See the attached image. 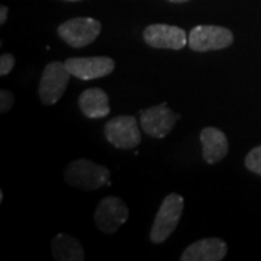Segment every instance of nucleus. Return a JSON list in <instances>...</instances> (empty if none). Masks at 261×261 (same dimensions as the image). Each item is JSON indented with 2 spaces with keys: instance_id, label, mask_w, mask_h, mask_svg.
Listing matches in <instances>:
<instances>
[{
  "instance_id": "obj_8",
  "label": "nucleus",
  "mask_w": 261,
  "mask_h": 261,
  "mask_svg": "<svg viewBox=\"0 0 261 261\" xmlns=\"http://www.w3.org/2000/svg\"><path fill=\"white\" fill-rule=\"evenodd\" d=\"M141 128L144 132L152 138H166L173 130L176 122L180 119V115L173 112L167 106V103H161L140 112Z\"/></svg>"
},
{
  "instance_id": "obj_18",
  "label": "nucleus",
  "mask_w": 261,
  "mask_h": 261,
  "mask_svg": "<svg viewBox=\"0 0 261 261\" xmlns=\"http://www.w3.org/2000/svg\"><path fill=\"white\" fill-rule=\"evenodd\" d=\"M8 8L6 6H2L0 8V23L3 25V23H6V19H8Z\"/></svg>"
},
{
  "instance_id": "obj_15",
  "label": "nucleus",
  "mask_w": 261,
  "mask_h": 261,
  "mask_svg": "<svg viewBox=\"0 0 261 261\" xmlns=\"http://www.w3.org/2000/svg\"><path fill=\"white\" fill-rule=\"evenodd\" d=\"M245 167L250 171L261 176V145L252 148L245 157Z\"/></svg>"
},
{
  "instance_id": "obj_10",
  "label": "nucleus",
  "mask_w": 261,
  "mask_h": 261,
  "mask_svg": "<svg viewBox=\"0 0 261 261\" xmlns=\"http://www.w3.org/2000/svg\"><path fill=\"white\" fill-rule=\"evenodd\" d=\"M64 63L71 75L87 82L112 74L115 70V61L111 57H71Z\"/></svg>"
},
{
  "instance_id": "obj_9",
  "label": "nucleus",
  "mask_w": 261,
  "mask_h": 261,
  "mask_svg": "<svg viewBox=\"0 0 261 261\" xmlns=\"http://www.w3.org/2000/svg\"><path fill=\"white\" fill-rule=\"evenodd\" d=\"M144 41L151 48L180 51L189 45V34L174 25L152 23L144 31Z\"/></svg>"
},
{
  "instance_id": "obj_3",
  "label": "nucleus",
  "mask_w": 261,
  "mask_h": 261,
  "mask_svg": "<svg viewBox=\"0 0 261 261\" xmlns=\"http://www.w3.org/2000/svg\"><path fill=\"white\" fill-rule=\"evenodd\" d=\"M70 75L71 73L67 70L65 63L53 61L45 65L38 86V94L41 102L47 106L56 105L64 94L70 82Z\"/></svg>"
},
{
  "instance_id": "obj_2",
  "label": "nucleus",
  "mask_w": 261,
  "mask_h": 261,
  "mask_svg": "<svg viewBox=\"0 0 261 261\" xmlns=\"http://www.w3.org/2000/svg\"><path fill=\"white\" fill-rule=\"evenodd\" d=\"M185 207V199L178 193H170L164 197L155 215L149 238L154 244H161L176 231Z\"/></svg>"
},
{
  "instance_id": "obj_14",
  "label": "nucleus",
  "mask_w": 261,
  "mask_h": 261,
  "mask_svg": "<svg viewBox=\"0 0 261 261\" xmlns=\"http://www.w3.org/2000/svg\"><path fill=\"white\" fill-rule=\"evenodd\" d=\"M53 258L57 261H83L86 258L83 245L79 240L64 232L57 233L51 241Z\"/></svg>"
},
{
  "instance_id": "obj_6",
  "label": "nucleus",
  "mask_w": 261,
  "mask_h": 261,
  "mask_svg": "<svg viewBox=\"0 0 261 261\" xmlns=\"http://www.w3.org/2000/svg\"><path fill=\"white\" fill-rule=\"evenodd\" d=\"M105 137L109 144L121 149H134L141 144V130L135 116L119 115L105 125Z\"/></svg>"
},
{
  "instance_id": "obj_19",
  "label": "nucleus",
  "mask_w": 261,
  "mask_h": 261,
  "mask_svg": "<svg viewBox=\"0 0 261 261\" xmlns=\"http://www.w3.org/2000/svg\"><path fill=\"white\" fill-rule=\"evenodd\" d=\"M167 2H171V3H185V2H189V0H167Z\"/></svg>"
},
{
  "instance_id": "obj_1",
  "label": "nucleus",
  "mask_w": 261,
  "mask_h": 261,
  "mask_svg": "<svg viewBox=\"0 0 261 261\" xmlns=\"http://www.w3.org/2000/svg\"><path fill=\"white\" fill-rule=\"evenodd\" d=\"M64 180L83 192H93L111 183L109 168L87 159H77L64 170Z\"/></svg>"
},
{
  "instance_id": "obj_17",
  "label": "nucleus",
  "mask_w": 261,
  "mask_h": 261,
  "mask_svg": "<svg viewBox=\"0 0 261 261\" xmlns=\"http://www.w3.org/2000/svg\"><path fill=\"white\" fill-rule=\"evenodd\" d=\"M15 103V96L10 93L9 90H2L0 92V112H9Z\"/></svg>"
},
{
  "instance_id": "obj_11",
  "label": "nucleus",
  "mask_w": 261,
  "mask_h": 261,
  "mask_svg": "<svg viewBox=\"0 0 261 261\" xmlns=\"http://www.w3.org/2000/svg\"><path fill=\"white\" fill-rule=\"evenodd\" d=\"M228 245L221 238H203L190 244L183 251L181 261H221L226 257Z\"/></svg>"
},
{
  "instance_id": "obj_20",
  "label": "nucleus",
  "mask_w": 261,
  "mask_h": 261,
  "mask_svg": "<svg viewBox=\"0 0 261 261\" xmlns=\"http://www.w3.org/2000/svg\"><path fill=\"white\" fill-rule=\"evenodd\" d=\"M65 2H80V0H65Z\"/></svg>"
},
{
  "instance_id": "obj_16",
  "label": "nucleus",
  "mask_w": 261,
  "mask_h": 261,
  "mask_svg": "<svg viewBox=\"0 0 261 261\" xmlns=\"http://www.w3.org/2000/svg\"><path fill=\"white\" fill-rule=\"evenodd\" d=\"M16 60L12 54H3L0 57V75H8L13 70Z\"/></svg>"
},
{
  "instance_id": "obj_7",
  "label": "nucleus",
  "mask_w": 261,
  "mask_h": 261,
  "mask_svg": "<svg viewBox=\"0 0 261 261\" xmlns=\"http://www.w3.org/2000/svg\"><path fill=\"white\" fill-rule=\"evenodd\" d=\"M129 209L116 196H106L94 211V224L105 233H115L128 221Z\"/></svg>"
},
{
  "instance_id": "obj_4",
  "label": "nucleus",
  "mask_w": 261,
  "mask_h": 261,
  "mask_svg": "<svg viewBox=\"0 0 261 261\" xmlns=\"http://www.w3.org/2000/svg\"><path fill=\"white\" fill-rule=\"evenodd\" d=\"M233 34L225 27L197 25L189 32V47L196 53H209L231 47Z\"/></svg>"
},
{
  "instance_id": "obj_13",
  "label": "nucleus",
  "mask_w": 261,
  "mask_h": 261,
  "mask_svg": "<svg viewBox=\"0 0 261 261\" xmlns=\"http://www.w3.org/2000/svg\"><path fill=\"white\" fill-rule=\"evenodd\" d=\"M79 108L84 116L90 119H102L111 113L109 96L99 87L87 89L79 97Z\"/></svg>"
},
{
  "instance_id": "obj_12",
  "label": "nucleus",
  "mask_w": 261,
  "mask_h": 261,
  "mask_svg": "<svg viewBox=\"0 0 261 261\" xmlns=\"http://www.w3.org/2000/svg\"><path fill=\"white\" fill-rule=\"evenodd\" d=\"M202 157L207 164H216L228 154L229 144L224 132L215 126H206L200 130Z\"/></svg>"
},
{
  "instance_id": "obj_5",
  "label": "nucleus",
  "mask_w": 261,
  "mask_h": 261,
  "mask_svg": "<svg viewBox=\"0 0 261 261\" xmlns=\"http://www.w3.org/2000/svg\"><path fill=\"white\" fill-rule=\"evenodd\" d=\"M102 23L93 18H73L58 27V37L71 48L90 45L100 35Z\"/></svg>"
}]
</instances>
